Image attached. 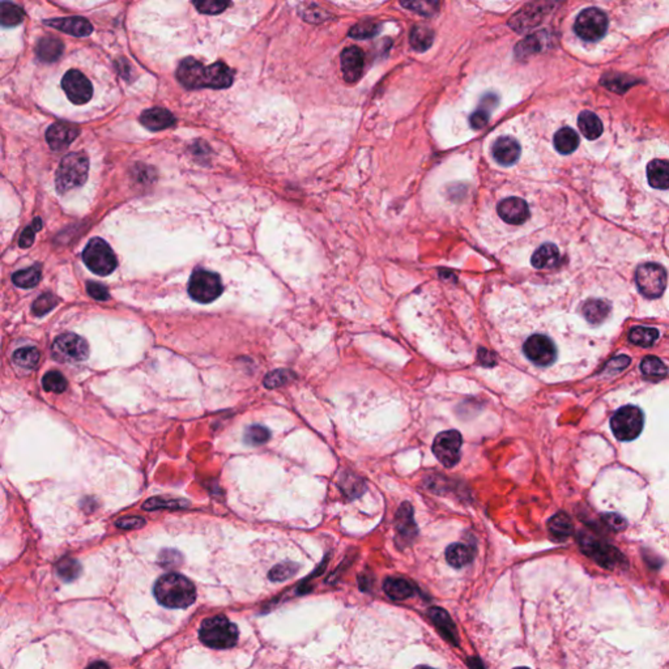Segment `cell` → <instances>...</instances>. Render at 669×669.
<instances>
[{
    "instance_id": "cell-13",
    "label": "cell",
    "mask_w": 669,
    "mask_h": 669,
    "mask_svg": "<svg viewBox=\"0 0 669 669\" xmlns=\"http://www.w3.org/2000/svg\"><path fill=\"white\" fill-rule=\"evenodd\" d=\"M523 350L527 358L537 366H549L556 361L557 357L554 343L544 335H532L525 340Z\"/></svg>"
},
{
    "instance_id": "cell-49",
    "label": "cell",
    "mask_w": 669,
    "mask_h": 669,
    "mask_svg": "<svg viewBox=\"0 0 669 669\" xmlns=\"http://www.w3.org/2000/svg\"><path fill=\"white\" fill-rule=\"evenodd\" d=\"M293 375L289 373L288 370H276L268 374L264 379V384L268 389H276L282 384H285Z\"/></svg>"
},
{
    "instance_id": "cell-29",
    "label": "cell",
    "mask_w": 669,
    "mask_h": 669,
    "mask_svg": "<svg viewBox=\"0 0 669 669\" xmlns=\"http://www.w3.org/2000/svg\"><path fill=\"white\" fill-rule=\"evenodd\" d=\"M579 145V136L573 128H561L554 135V148L561 154L574 152Z\"/></svg>"
},
{
    "instance_id": "cell-4",
    "label": "cell",
    "mask_w": 669,
    "mask_h": 669,
    "mask_svg": "<svg viewBox=\"0 0 669 669\" xmlns=\"http://www.w3.org/2000/svg\"><path fill=\"white\" fill-rule=\"evenodd\" d=\"M89 171V159L83 152L69 153L60 161L57 170L55 183L59 194H66L69 190L83 186Z\"/></svg>"
},
{
    "instance_id": "cell-19",
    "label": "cell",
    "mask_w": 669,
    "mask_h": 669,
    "mask_svg": "<svg viewBox=\"0 0 669 669\" xmlns=\"http://www.w3.org/2000/svg\"><path fill=\"white\" fill-rule=\"evenodd\" d=\"M46 25L60 32L75 35V37H86L93 32L92 24L83 17H64V18H54L45 23Z\"/></svg>"
},
{
    "instance_id": "cell-36",
    "label": "cell",
    "mask_w": 669,
    "mask_h": 669,
    "mask_svg": "<svg viewBox=\"0 0 669 669\" xmlns=\"http://www.w3.org/2000/svg\"><path fill=\"white\" fill-rule=\"evenodd\" d=\"M0 20L4 26H16L24 20V11L11 1H3L0 7Z\"/></svg>"
},
{
    "instance_id": "cell-11",
    "label": "cell",
    "mask_w": 669,
    "mask_h": 669,
    "mask_svg": "<svg viewBox=\"0 0 669 669\" xmlns=\"http://www.w3.org/2000/svg\"><path fill=\"white\" fill-rule=\"evenodd\" d=\"M462 446H463L462 434L457 430H447V432L440 433L435 437V440L433 442V452L440 460L442 466L451 468V467L457 466V462L460 460Z\"/></svg>"
},
{
    "instance_id": "cell-20",
    "label": "cell",
    "mask_w": 669,
    "mask_h": 669,
    "mask_svg": "<svg viewBox=\"0 0 669 669\" xmlns=\"http://www.w3.org/2000/svg\"><path fill=\"white\" fill-rule=\"evenodd\" d=\"M493 156L496 161L503 166L515 164L520 156V145L510 136H502L493 145Z\"/></svg>"
},
{
    "instance_id": "cell-15",
    "label": "cell",
    "mask_w": 669,
    "mask_h": 669,
    "mask_svg": "<svg viewBox=\"0 0 669 669\" xmlns=\"http://www.w3.org/2000/svg\"><path fill=\"white\" fill-rule=\"evenodd\" d=\"M79 136V128L67 122H58L51 125L46 132L47 144L52 151H63Z\"/></svg>"
},
{
    "instance_id": "cell-35",
    "label": "cell",
    "mask_w": 669,
    "mask_h": 669,
    "mask_svg": "<svg viewBox=\"0 0 669 669\" xmlns=\"http://www.w3.org/2000/svg\"><path fill=\"white\" fill-rule=\"evenodd\" d=\"M40 357H41V353L37 348L24 347L17 349L12 356V360L20 367L33 369L40 362Z\"/></svg>"
},
{
    "instance_id": "cell-5",
    "label": "cell",
    "mask_w": 669,
    "mask_h": 669,
    "mask_svg": "<svg viewBox=\"0 0 669 669\" xmlns=\"http://www.w3.org/2000/svg\"><path fill=\"white\" fill-rule=\"evenodd\" d=\"M644 415L641 408L625 406L610 418V429L619 441H634L644 430Z\"/></svg>"
},
{
    "instance_id": "cell-41",
    "label": "cell",
    "mask_w": 669,
    "mask_h": 669,
    "mask_svg": "<svg viewBox=\"0 0 669 669\" xmlns=\"http://www.w3.org/2000/svg\"><path fill=\"white\" fill-rule=\"evenodd\" d=\"M540 49H542L540 37L537 34H534V35L527 37L525 40L518 45L515 47V54H517V58H519V59H525L530 55L536 54Z\"/></svg>"
},
{
    "instance_id": "cell-1",
    "label": "cell",
    "mask_w": 669,
    "mask_h": 669,
    "mask_svg": "<svg viewBox=\"0 0 669 669\" xmlns=\"http://www.w3.org/2000/svg\"><path fill=\"white\" fill-rule=\"evenodd\" d=\"M179 83L187 89H225L233 84V71L222 62H216L208 67L193 58H187L177 69Z\"/></svg>"
},
{
    "instance_id": "cell-22",
    "label": "cell",
    "mask_w": 669,
    "mask_h": 669,
    "mask_svg": "<svg viewBox=\"0 0 669 669\" xmlns=\"http://www.w3.org/2000/svg\"><path fill=\"white\" fill-rule=\"evenodd\" d=\"M647 179L653 188H669V161L653 160L650 162L647 166Z\"/></svg>"
},
{
    "instance_id": "cell-42",
    "label": "cell",
    "mask_w": 669,
    "mask_h": 669,
    "mask_svg": "<svg viewBox=\"0 0 669 669\" xmlns=\"http://www.w3.org/2000/svg\"><path fill=\"white\" fill-rule=\"evenodd\" d=\"M195 8L207 15H216L228 8L230 0H193Z\"/></svg>"
},
{
    "instance_id": "cell-25",
    "label": "cell",
    "mask_w": 669,
    "mask_h": 669,
    "mask_svg": "<svg viewBox=\"0 0 669 669\" xmlns=\"http://www.w3.org/2000/svg\"><path fill=\"white\" fill-rule=\"evenodd\" d=\"M429 616H430L433 622L435 624V627L440 629L442 634L446 636L449 641H451L452 644H457V629H455V624L452 622L449 613L446 610H442V608L434 607V608L429 610Z\"/></svg>"
},
{
    "instance_id": "cell-37",
    "label": "cell",
    "mask_w": 669,
    "mask_h": 669,
    "mask_svg": "<svg viewBox=\"0 0 669 669\" xmlns=\"http://www.w3.org/2000/svg\"><path fill=\"white\" fill-rule=\"evenodd\" d=\"M42 386L47 392L62 394L67 390L68 382L63 374L54 370V372L45 374L42 378Z\"/></svg>"
},
{
    "instance_id": "cell-44",
    "label": "cell",
    "mask_w": 669,
    "mask_h": 669,
    "mask_svg": "<svg viewBox=\"0 0 669 669\" xmlns=\"http://www.w3.org/2000/svg\"><path fill=\"white\" fill-rule=\"evenodd\" d=\"M271 433L262 425L248 426L245 433V441L248 445H262L270 440Z\"/></svg>"
},
{
    "instance_id": "cell-34",
    "label": "cell",
    "mask_w": 669,
    "mask_h": 669,
    "mask_svg": "<svg viewBox=\"0 0 669 669\" xmlns=\"http://www.w3.org/2000/svg\"><path fill=\"white\" fill-rule=\"evenodd\" d=\"M658 338H659V331L650 328V327H634L629 332V340L639 347H651Z\"/></svg>"
},
{
    "instance_id": "cell-21",
    "label": "cell",
    "mask_w": 669,
    "mask_h": 669,
    "mask_svg": "<svg viewBox=\"0 0 669 669\" xmlns=\"http://www.w3.org/2000/svg\"><path fill=\"white\" fill-rule=\"evenodd\" d=\"M140 122L144 127L151 130V131H161L165 128L174 126L176 118L169 110L154 108V109L145 110L140 117Z\"/></svg>"
},
{
    "instance_id": "cell-43",
    "label": "cell",
    "mask_w": 669,
    "mask_h": 669,
    "mask_svg": "<svg viewBox=\"0 0 669 669\" xmlns=\"http://www.w3.org/2000/svg\"><path fill=\"white\" fill-rule=\"evenodd\" d=\"M379 32V24L374 21H361L349 30V35L356 40H366L377 35Z\"/></svg>"
},
{
    "instance_id": "cell-47",
    "label": "cell",
    "mask_w": 669,
    "mask_h": 669,
    "mask_svg": "<svg viewBox=\"0 0 669 669\" xmlns=\"http://www.w3.org/2000/svg\"><path fill=\"white\" fill-rule=\"evenodd\" d=\"M602 85L608 86L610 91L613 92H625L630 85L634 84V81L630 77L622 76V75H614V76H605L602 80Z\"/></svg>"
},
{
    "instance_id": "cell-9",
    "label": "cell",
    "mask_w": 669,
    "mask_h": 669,
    "mask_svg": "<svg viewBox=\"0 0 669 669\" xmlns=\"http://www.w3.org/2000/svg\"><path fill=\"white\" fill-rule=\"evenodd\" d=\"M222 293V282L217 273L196 270L188 282V295L200 304H210Z\"/></svg>"
},
{
    "instance_id": "cell-26",
    "label": "cell",
    "mask_w": 669,
    "mask_h": 669,
    "mask_svg": "<svg viewBox=\"0 0 669 669\" xmlns=\"http://www.w3.org/2000/svg\"><path fill=\"white\" fill-rule=\"evenodd\" d=\"M63 43L57 37H43L37 45V55L43 62H55L60 58L63 52Z\"/></svg>"
},
{
    "instance_id": "cell-6",
    "label": "cell",
    "mask_w": 669,
    "mask_h": 669,
    "mask_svg": "<svg viewBox=\"0 0 669 669\" xmlns=\"http://www.w3.org/2000/svg\"><path fill=\"white\" fill-rule=\"evenodd\" d=\"M85 265L98 276H108L117 268V258L110 246L101 238L92 239L83 253Z\"/></svg>"
},
{
    "instance_id": "cell-32",
    "label": "cell",
    "mask_w": 669,
    "mask_h": 669,
    "mask_svg": "<svg viewBox=\"0 0 669 669\" xmlns=\"http://www.w3.org/2000/svg\"><path fill=\"white\" fill-rule=\"evenodd\" d=\"M548 527H549L551 534L557 540H565V539H568L570 534H573L571 520L564 513H559L554 517H551L549 523H548Z\"/></svg>"
},
{
    "instance_id": "cell-2",
    "label": "cell",
    "mask_w": 669,
    "mask_h": 669,
    "mask_svg": "<svg viewBox=\"0 0 669 669\" xmlns=\"http://www.w3.org/2000/svg\"><path fill=\"white\" fill-rule=\"evenodd\" d=\"M157 602L169 610H186L196 600V588L186 576L170 573L160 576L153 588Z\"/></svg>"
},
{
    "instance_id": "cell-33",
    "label": "cell",
    "mask_w": 669,
    "mask_h": 669,
    "mask_svg": "<svg viewBox=\"0 0 669 669\" xmlns=\"http://www.w3.org/2000/svg\"><path fill=\"white\" fill-rule=\"evenodd\" d=\"M41 273H42L41 267H40V265H34V267H30V268L21 270V271H17L16 273H13L12 280H13V284L17 285L18 288H33V287H35V285L41 281Z\"/></svg>"
},
{
    "instance_id": "cell-27",
    "label": "cell",
    "mask_w": 669,
    "mask_h": 669,
    "mask_svg": "<svg viewBox=\"0 0 669 669\" xmlns=\"http://www.w3.org/2000/svg\"><path fill=\"white\" fill-rule=\"evenodd\" d=\"M578 127L588 140H595L602 134V120L591 111H582L578 118Z\"/></svg>"
},
{
    "instance_id": "cell-53",
    "label": "cell",
    "mask_w": 669,
    "mask_h": 669,
    "mask_svg": "<svg viewBox=\"0 0 669 669\" xmlns=\"http://www.w3.org/2000/svg\"><path fill=\"white\" fill-rule=\"evenodd\" d=\"M145 525V519L142 517L122 518L117 522V527L123 530H136Z\"/></svg>"
},
{
    "instance_id": "cell-17",
    "label": "cell",
    "mask_w": 669,
    "mask_h": 669,
    "mask_svg": "<svg viewBox=\"0 0 669 669\" xmlns=\"http://www.w3.org/2000/svg\"><path fill=\"white\" fill-rule=\"evenodd\" d=\"M395 530L398 534L399 542H403L404 545L413 542L417 534V527L413 519V508L408 502H404L399 508L398 514L395 518Z\"/></svg>"
},
{
    "instance_id": "cell-24",
    "label": "cell",
    "mask_w": 669,
    "mask_h": 669,
    "mask_svg": "<svg viewBox=\"0 0 669 669\" xmlns=\"http://www.w3.org/2000/svg\"><path fill=\"white\" fill-rule=\"evenodd\" d=\"M474 549L467 544H451L446 549V559L452 568H464L474 561Z\"/></svg>"
},
{
    "instance_id": "cell-3",
    "label": "cell",
    "mask_w": 669,
    "mask_h": 669,
    "mask_svg": "<svg viewBox=\"0 0 669 669\" xmlns=\"http://www.w3.org/2000/svg\"><path fill=\"white\" fill-rule=\"evenodd\" d=\"M237 625L225 616H215L204 619L199 630V638L205 646L216 650H228L238 642Z\"/></svg>"
},
{
    "instance_id": "cell-28",
    "label": "cell",
    "mask_w": 669,
    "mask_h": 669,
    "mask_svg": "<svg viewBox=\"0 0 669 669\" xmlns=\"http://www.w3.org/2000/svg\"><path fill=\"white\" fill-rule=\"evenodd\" d=\"M383 590L394 600H406L413 595V585L401 578H387L383 583Z\"/></svg>"
},
{
    "instance_id": "cell-52",
    "label": "cell",
    "mask_w": 669,
    "mask_h": 669,
    "mask_svg": "<svg viewBox=\"0 0 669 669\" xmlns=\"http://www.w3.org/2000/svg\"><path fill=\"white\" fill-rule=\"evenodd\" d=\"M469 122H471L472 127L476 128V130H481L489 122V110L481 108L480 110L474 111V114L471 115Z\"/></svg>"
},
{
    "instance_id": "cell-39",
    "label": "cell",
    "mask_w": 669,
    "mask_h": 669,
    "mask_svg": "<svg viewBox=\"0 0 669 669\" xmlns=\"http://www.w3.org/2000/svg\"><path fill=\"white\" fill-rule=\"evenodd\" d=\"M57 573L64 582H72L81 574V566L76 559H63L57 566Z\"/></svg>"
},
{
    "instance_id": "cell-45",
    "label": "cell",
    "mask_w": 669,
    "mask_h": 669,
    "mask_svg": "<svg viewBox=\"0 0 669 669\" xmlns=\"http://www.w3.org/2000/svg\"><path fill=\"white\" fill-rule=\"evenodd\" d=\"M58 304H59V301H58L57 297L51 295V293H45L34 301L32 309H33L34 315L42 316L45 314L50 313L51 310Z\"/></svg>"
},
{
    "instance_id": "cell-48",
    "label": "cell",
    "mask_w": 669,
    "mask_h": 669,
    "mask_svg": "<svg viewBox=\"0 0 669 669\" xmlns=\"http://www.w3.org/2000/svg\"><path fill=\"white\" fill-rule=\"evenodd\" d=\"M42 220L41 219H34L33 222L28 227V228L21 233V237H20V241H18V245L20 247H24V248H28L30 246L33 245L34 242V236L38 230L42 229Z\"/></svg>"
},
{
    "instance_id": "cell-23",
    "label": "cell",
    "mask_w": 669,
    "mask_h": 669,
    "mask_svg": "<svg viewBox=\"0 0 669 669\" xmlns=\"http://www.w3.org/2000/svg\"><path fill=\"white\" fill-rule=\"evenodd\" d=\"M559 262V250L557 246L551 244H545L539 247L532 255L531 263L537 270H549L554 268Z\"/></svg>"
},
{
    "instance_id": "cell-8",
    "label": "cell",
    "mask_w": 669,
    "mask_h": 669,
    "mask_svg": "<svg viewBox=\"0 0 669 669\" xmlns=\"http://www.w3.org/2000/svg\"><path fill=\"white\" fill-rule=\"evenodd\" d=\"M561 3L562 0H534V3L518 12L515 16L511 17L508 24L519 33L531 30L557 8Z\"/></svg>"
},
{
    "instance_id": "cell-46",
    "label": "cell",
    "mask_w": 669,
    "mask_h": 669,
    "mask_svg": "<svg viewBox=\"0 0 669 669\" xmlns=\"http://www.w3.org/2000/svg\"><path fill=\"white\" fill-rule=\"evenodd\" d=\"M297 571H298V565H296V564H290V562H285V564L276 565V566L270 571L268 576H270V579H271L272 582H284V581H287L289 578L296 576Z\"/></svg>"
},
{
    "instance_id": "cell-10",
    "label": "cell",
    "mask_w": 669,
    "mask_h": 669,
    "mask_svg": "<svg viewBox=\"0 0 669 669\" xmlns=\"http://www.w3.org/2000/svg\"><path fill=\"white\" fill-rule=\"evenodd\" d=\"M636 282L644 297L659 298L667 287V272L659 264H644L636 270Z\"/></svg>"
},
{
    "instance_id": "cell-18",
    "label": "cell",
    "mask_w": 669,
    "mask_h": 669,
    "mask_svg": "<svg viewBox=\"0 0 669 669\" xmlns=\"http://www.w3.org/2000/svg\"><path fill=\"white\" fill-rule=\"evenodd\" d=\"M364 68V52L357 46H350L341 52V69L348 83H356Z\"/></svg>"
},
{
    "instance_id": "cell-14",
    "label": "cell",
    "mask_w": 669,
    "mask_h": 669,
    "mask_svg": "<svg viewBox=\"0 0 669 669\" xmlns=\"http://www.w3.org/2000/svg\"><path fill=\"white\" fill-rule=\"evenodd\" d=\"M62 88L69 101L75 105H84L93 96V86L86 77L76 69H71L62 79Z\"/></svg>"
},
{
    "instance_id": "cell-12",
    "label": "cell",
    "mask_w": 669,
    "mask_h": 669,
    "mask_svg": "<svg viewBox=\"0 0 669 669\" xmlns=\"http://www.w3.org/2000/svg\"><path fill=\"white\" fill-rule=\"evenodd\" d=\"M608 28V20L605 13L596 8H588L581 12L579 16L576 17V34L590 42L599 41L604 37Z\"/></svg>"
},
{
    "instance_id": "cell-30",
    "label": "cell",
    "mask_w": 669,
    "mask_h": 669,
    "mask_svg": "<svg viewBox=\"0 0 669 669\" xmlns=\"http://www.w3.org/2000/svg\"><path fill=\"white\" fill-rule=\"evenodd\" d=\"M610 304H607L605 301H600V299H590L583 306V314H585V319L590 323H593V324L604 322L607 319V316L610 315Z\"/></svg>"
},
{
    "instance_id": "cell-54",
    "label": "cell",
    "mask_w": 669,
    "mask_h": 669,
    "mask_svg": "<svg viewBox=\"0 0 669 669\" xmlns=\"http://www.w3.org/2000/svg\"><path fill=\"white\" fill-rule=\"evenodd\" d=\"M629 364H630V358H629V357L619 356L617 357V358H613V360L610 361V364L608 365V369H614V370H616V367H617V370H622V369H625Z\"/></svg>"
},
{
    "instance_id": "cell-55",
    "label": "cell",
    "mask_w": 669,
    "mask_h": 669,
    "mask_svg": "<svg viewBox=\"0 0 669 669\" xmlns=\"http://www.w3.org/2000/svg\"><path fill=\"white\" fill-rule=\"evenodd\" d=\"M89 667H108V664L106 663H93Z\"/></svg>"
},
{
    "instance_id": "cell-7",
    "label": "cell",
    "mask_w": 669,
    "mask_h": 669,
    "mask_svg": "<svg viewBox=\"0 0 669 669\" xmlns=\"http://www.w3.org/2000/svg\"><path fill=\"white\" fill-rule=\"evenodd\" d=\"M51 355L62 364H79L89 356V345L76 333H64L52 343Z\"/></svg>"
},
{
    "instance_id": "cell-51",
    "label": "cell",
    "mask_w": 669,
    "mask_h": 669,
    "mask_svg": "<svg viewBox=\"0 0 669 669\" xmlns=\"http://www.w3.org/2000/svg\"><path fill=\"white\" fill-rule=\"evenodd\" d=\"M86 289H88V293L91 295V297H93L94 299L106 301V299L110 298L109 290L105 288L103 285H101V284H98V282H88Z\"/></svg>"
},
{
    "instance_id": "cell-16",
    "label": "cell",
    "mask_w": 669,
    "mask_h": 669,
    "mask_svg": "<svg viewBox=\"0 0 669 669\" xmlns=\"http://www.w3.org/2000/svg\"><path fill=\"white\" fill-rule=\"evenodd\" d=\"M497 212L501 219L510 225H520L530 217L528 204L517 196H511L502 200L497 207Z\"/></svg>"
},
{
    "instance_id": "cell-38",
    "label": "cell",
    "mask_w": 669,
    "mask_h": 669,
    "mask_svg": "<svg viewBox=\"0 0 669 669\" xmlns=\"http://www.w3.org/2000/svg\"><path fill=\"white\" fill-rule=\"evenodd\" d=\"M641 370L646 377H650V378H661L668 372L667 366L663 364V361H661L658 357L653 356L644 358L641 364Z\"/></svg>"
},
{
    "instance_id": "cell-50",
    "label": "cell",
    "mask_w": 669,
    "mask_h": 669,
    "mask_svg": "<svg viewBox=\"0 0 669 669\" xmlns=\"http://www.w3.org/2000/svg\"><path fill=\"white\" fill-rule=\"evenodd\" d=\"M186 505H181L179 501L177 500H161V498H151V500L147 501L144 503L143 508L145 510H156V508H183Z\"/></svg>"
},
{
    "instance_id": "cell-40",
    "label": "cell",
    "mask_w": 669,
    "mask_h": 669,
    "mask_svg": "<svg viewBox=\"0 0 669 669\" xmlns=\"http://www.w3.org/2000/svg\"><path fill=\"white\" fill-rule=\"evenodd\" d=\"M401 6L416 13L432 16L437 11V0H401Z\"/></svg>"
},
{
    "instance_id": "cell-31",
    "label": "cell",
    "mask_w": 669,
    "mask_h": 669,
    "mask_svg": "<svg viewBox=\"0 0 669 669\" xmlns=\"http://www.w3.org/2000/svg\"><path fill=\"white\" fill-rule=\"evenodd\" d=\"M409 40H411L412 47L416 51L423 52V51L430 49L433 41H434V33H433L432 29L428 28V26L417 25L412 29Z\"/></svg>"
}]
</instances>
